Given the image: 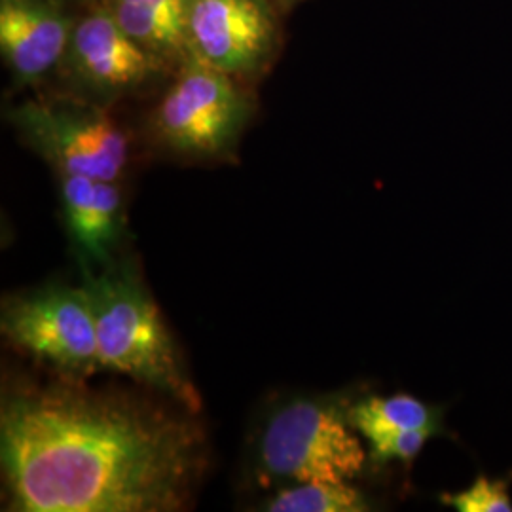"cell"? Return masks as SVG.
<instances>
[{
  "label": "cell",
  "instance_id": "52a82bcc",
  "mask_svg": "<svg viewBox=\"0 0 512 512\" xmlns=\"http://www.w3.org/2000/svg\"><path fill=\"white\" fill-rule=\"evenodd\" d=\"M188 50L222 73H251L274 44L266 0H186Z\"/></svg>",
  "mask_w": 512,
  "mask_h": 512
},
{
  "label": "cell",
  "instance_id": "3957f363",
  "mask_svg": "<svg viewBox=\"0 0 512 512\" xmlns=\"http://www.w3.org/2000/svg\"><path fill=\"white\" fill-rule=\"evenodd\" d=\"M366 452L348 408L330 399H294L266 421L256 450L264 482H351Z\"/></svg>",
  "mask_w": 512,
  "mask_h": 512
},
{
  "label": "cell",
  "instance_id": "ba28073f",
  "mask_svg": "<svg viewBox=\"0 0 512 512\" xmlns=\"http://www.w3.org/2000/svg\"><path fill=\"white\" fill-rule=\"evenodd\" d=\"M73 61L80 76L99 90L120 92L143 84L158 55L129 37L112 12H95L74 27Z\"/></svg>",
  "mask_w": 512,
  "mask_h": 512
},
{
  "label": "cell",
  "instance_id": "277c9868",
  "mask_svg": "<svg viewBox=\"0 0 512 512\" xmlns=\"http://www.w3.org/2000/svg\"><path fill=\"white\" fill-rule=\"evenodd\" d=\"M21 137L61 175L118 181L128 139L105 110L69 101H27L12 110Z\"/></svg>",
  "mask_w": 512,
  "mask_h": 512
},
{
  "label": "cell",
  "instance_id": "4fadbf2b",
  "mask_svg": "<svg viewBox=\"0 0 512 512\" xmlns=\"http://www.w3.org/2000/svg\"><path fill=\"white\" fill-rule=\"evenodd\" d=\"M264 509L270 512H365L372 509L351 482H298L272 495Z\"/></svg>",
  "mask_w": 512,
  "mask_h": 512
},
{
  "label": "cell",
  "instance_id": "7c38bea8",
  "mask_svg": "<svg viewBox=\"0 0 512 512\" xmlns=\"http://www.w3.org/2000/svg\"><path fill=\"white\" fill-rule=\"evenodd\" d=\"M112 16L152 54H181L188 48L186 0H114Z\"/></svg>",
  "mask_w": 512,
  "mask_h": 512
},
{
  "label": "cell",
  "instance_id": "6da1fadb",
  "mask_svg": "<svg viewBox=\"0 0 512 512\" xmlns=\"http://www.w3.org/2000/svg\"><path fill=\"white\" fill-rule=\"evenodd\" d=\"M203 459L196 423L128 395L63 384L2 401L10 511H181Z\"/></svg>",
  "mask_w": 512,
  "mask_h": 512
},
{
  "label": "cell",
  "instance_id": "8992f818",
  "mask_svg": "<svg viewBox=\"0 0 512 512\" xmlns=\"http://www.w3.org/2000/svg\"><path fill=\"white\" fill-rule=\"evenodd\" d=\"M2 332L40 361L84 378L101 368L88 294L80 287L50 285L4 302Z\"/></svg>",
  "mask_w": 512,
  "mask_h": 512
},
{
  "label": "cell",
  "instance_id": "9c48e42d",
  "mask_svg": "<svg viewBox=\"0 0 512 512\" xmlns=\"http://www.w3.org/2000/svg\"><path fill=\"white\" fill-rule=\"evenodd\" d=\"M71 23L44 0H0V50L19 82H37L63 57Z\"/></svg>",
  "mask_w": 512,
  "mask_h": 512
},
{
  "label": "cell",
  "instance_id": "8fae6325",
  "mask_svg": "<svg viewBox=\"0 0 512 512\" xmlns=\"http://www.w3.org/2000/svg\"><path fill=\"white\" fill-rule=\"evenodd\" d=\"M348 420L366 442L401 431H429L435 437H450L444 425V406L423 403L406 393L391 397L374 395L349 404Z\"/></svg>",
  "mask_w": 512,
  "mask_h": 512
},
{
  "label": "cell",
  "instance_id": "5bb4252c",
  "mask_svg": "<svg viewBox=\"0 0 512 512\" xmlns=\"http://www.w3.org/2000/svg\"><path fill=\"white\" fill-rule=\"evenodd\" d=\"M511 478L478 475L458 494H444L440 501L459 512H512Z\"/></svg>",
  "mask_w": 512,
  "mask_h": 512
},
{
  "label": "cell",
  "instance_id": "5b68a950",
  "mask_svg": "<svg viewBox=\"0 0 512 512\" xmlns=\"http://www.w3.org/2000/svg\"><path fill=\"white\" fill-rule=\"evenodd\" d=\"M230 76L190 54L156 110L154 124L167 147L205 158L236 145L249 103Z\"/></svg>",
  "mask_w": 512,
  "mask_h": 512
},
{
  "label": "cell",
  "instance_id": "9a60e30c",
  "mask_svg": "<svg viewBox=\"0 0 512 512\" xmlns=\"http://www.w3.org/2000/svg\"><path fill=\"white\" fill-rule=\"evenodd\" d=\"M435 435L429 431H401L393 435H385L382 439L370 440L368 459L376 467H384L391 461L410 463L420 456L427 440Z\"/></svg>",
  "mask_w": 512,
  "mask_h": 512
},
{
  "label": "cell",
  "instance_id": "7a4b0ae2",
  "mask_svg": "<svg viewBox=\"0 0 512 512\" xmlns=\"http://www.w3.org/2000/svg\"><path fill=\"white\" fill-rule=\"evenodd\" d=\"M82 289L92 306L101 368L126 374L184 410L198 412L200 393L186 376L173 336L133 262L112 260L97 274L84 268Z\"/></svg>",
  "mask_w": 512,
  "mask_h": 512
},
{
  "label": "cell",
  "instance_id": "30bf717a",
  "mask_svg": "<svg viewBox=\"0 0 512 512\" xmlns=\"http://www.w3.org/2000/svg\"><path fill=\"white\" fill-rule=\"evenodd\" d=\"M61 203L82 266H107L124 228V198L116 181L61 175Z\"/></svg>",
  "mask_w": 512,
  "mask_h": 512
}]
</instances>
